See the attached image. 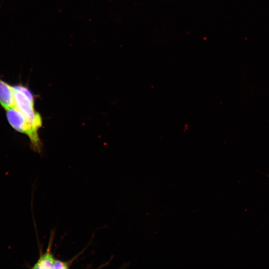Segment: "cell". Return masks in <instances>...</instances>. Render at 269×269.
<instances>
[{"mask_svg": "<svg viewBox=\"0 0 269 269\" xmlns=\"http://www.w3.org/2000/svg\"><path fill=\"white\" fill-rule=\"evenodd\" d=\"M49 245L47 251L40 255L39 259L32 267L33 269H53L56 259L51 252V245L49 244Z\"/></svg>", "mask_w": 269, "mask_h": 269, "instance_id": "obj_4", "label": "cell"}, {"mask_svg": "<svg viewBox=\"0 0 269 269\" xmlns=\"http://www.w3.org/2000/svg\"><path fill=\"white\" fill-rule=\"evenodd\" d=\"M15 107L25 117L31 127L36 131L42 126L40 115L35 110L34 97L25 86L19 84L12 86Z\"/></svg>", "mask_w": 269, "mask_h": 269, "instance_id": "obj_1", "label": "cell"}, {"mask_svg": "<svg viewBox=\"0 0 269 269\" xmlns=\"http://www.w3.org/2000/svg\"><path fill=\"white\" fill-rule=\"evenodd\" d=\"M0 104L5 110L15 107L12 86L0 78Z\"/></svg>", "mask_w": 269, "mask_h": 269, "instance_id": "obj_3", "label": "cell"}, {"mask_svg": "<svg viewBox=\"0 0 269 269\" xmlns=\"http://www.w3.org/2000/svg\"><path fill=\"white\" fill-rule=\"evenodd\" d=\"M71 261L64 262L56 259L53 266V269H68L69 268L70 266H71Z\"/></svg>", "mask_w": 269, "mask_h": 269, "instance_id": "obj_5", "label": "cell"}, {"mask_svg": "<svg viewBox=\"0 0 269 269\" xmlns=\"http://www.w3.org/2000/svg\"><path fill=\"white\" fill-rule=\"evenodd\" d=\"M8 122L15 131L27 135L31 143V148L35 151H41V141L38 132L29 125L25 117L15 107L6 110Z\"/></svg>", "mask_w": 269, "mask_h": 269, "instance_id": "obj_2", "label": "cell"}]
</instances>
